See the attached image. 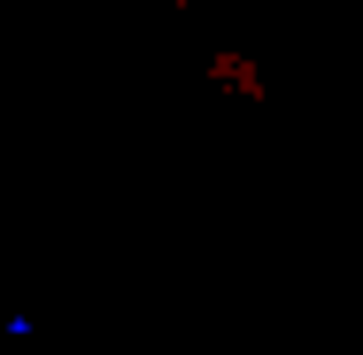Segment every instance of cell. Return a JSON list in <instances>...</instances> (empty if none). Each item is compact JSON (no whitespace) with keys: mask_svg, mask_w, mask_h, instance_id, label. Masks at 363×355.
Wrapping results in <instances>:
<instances>
[]
</instances>
